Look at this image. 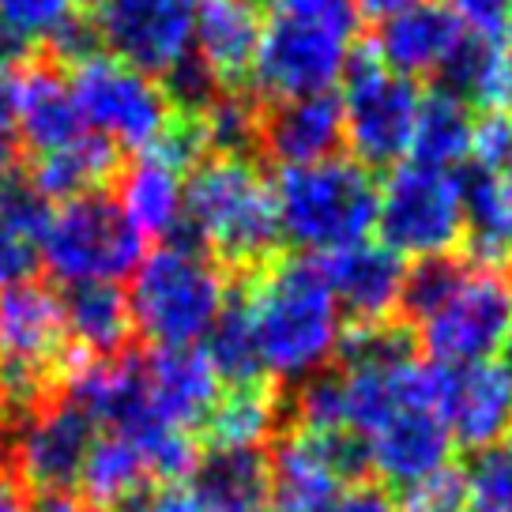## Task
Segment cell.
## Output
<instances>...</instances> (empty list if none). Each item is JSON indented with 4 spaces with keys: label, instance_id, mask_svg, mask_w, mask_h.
<instances>
[{
    "label": "cell",
    "instance_id": "1",
    "mask_svg": "<svg viewBox=\"0 0 512 512\" xmlns=\"http://www.w3.org/2000/svg\"><path fill=\"white\" fill-rule=\"evenodd\" d=\"M241 302L253 320L260 369L272 381H313L343 347V309L324 283L317 260L264 264Z\"/></svg>",
    "mask_w": 512,
    "mask_h": 512
},
{
    "label": "cell",
    "instance_id": "2",
    "mask_svg": "<svg viewBox=\"0 0 512 512\" xmlns=\"http://www.w3.org/2000/svg\"><path fill=\"white\" fill-rule=\"evenodd\" d=\"M132 328L155 351L200 347L230 302L223 264L196 241H162L132 272Z\"/></svg>",
    "mask_w": 512,
    "mask_h": 512
},
{
    "label": "cell",
    "instance_id": "3",
    "mask_svg": "<svg viewBox=\"0 0 512 512\" xmlns=\"http://www.w3.org/2000/svg\"><path fill=\"white\" fill-rule=\"evenodd\" d=\"M185 226L204 253L226 264H260L279 245L272 181L253 159L208 155L185 177Z\"/></svg>",
    "mask_w": 512,
    "mask_h": 512
},
{
    "label": "cell",
    "instance_id": "4",
    "mask_svg": "<svg viewBox=\"0 0 512 512\" xmlns=\"http://www.w3.org/2000/svg\"><path fill=\"white\" fill-rule=\"evenodd\" d=\"M358 19L354 0H320L302 12H279L260 34L249 76L253 87L275 102L332 95L351 68Z\"/></svg>",
    "mask_w": 512,
    "mask_h": 512
},
{
    "label": "cell",
    "instance_id": "5",
    "mask_svg": "<svg viewBox=\"0 0 512 512\" xmlns=\"http://www.w3.org/2000/svg\"><path fill=\"white\" fill-rule=\"evenodd\" d=\"M279 238L328 256L366 241L377 226V181L354 159H324L279 170L272 181Z\"/></svg>",
    "mask_w": 512,
    "mask_h": 512
},
{
    "label": "cell",
    "instance_id": "6",
    "mask_svg": "<svg viewBox=\"0 0 512 512\" xmlns=\"http://www.w3.org/2000/svg\"><path fill=\"white\" fill-rule=\"evenodd\" d=\"M38 260L64 287L117 283L144 260V238L128 226L117 200L95 192L49 208L38 234Z\"/></svg>",
    "mask_w": 512,
    "mask_h": 512
},
{
    "label": "cell",
    "instance_id": "7",
    "mask_svg": "<svg viewBox=\"0 0 512 512\" xmlns=\"http://www.w3.org/2000/svg\"><path fill=\"white\" fill-rule=\"evenodd\" d=\"M377 230L381 245L396 256H452L467 238L464 181L456 170L422 162H400L377 189Z\"/></svg>",
    "mask_w": 512,
    "mask_h": 512
},
{
    "label": "cell",
    "instance_id": "8",
    "mask_svg": "<svg viewBox=\"0 0 512 512\" xmlns=\"http://www.w3.org/2000/svg\"><path fill=\"white\" fill-rule=\"evenodd\" d=\"M72 95L87 132L102 136L117 151H151L174 121V102L155 76L117 61L110 53H91L72 64Z\"/></svg>",
    "mask_w": 512,
    "mask_h": 512
},
{
    "label": "cell",
    "instance_id": "9",
    "mask_svg": "<svg viewBox=\"0 0 512 512\" xmlns=\"http://www.w3.org/2000/svg\"><path fill=\"white\" fill-rule=\"evenodd\" d=\"M68 324L61 294L46 283H16L0 290V373L19 407L53 396L68 362Z\"/></svg>",
    "mask_w": 512,
    "mask_h": 512
},
{
    "label": "cell",
    "instance_id": "10",
    "mask_svg": "<svg viewBox=\"0 0 512 512\" xmlns=\"http://www.w3.org/2000/svg\"><path fill=\"white\" fill-rule=\"evenodd\" d=\"M512 324V275L509 268L464 264L460 279L445 298L418 320L422 351L437 366H475L501 351Z\"/></svg>",
    "mask_w": 512,
    "mask_h": 512
},
{
    "label": "cell",
    "instance_id": "11",
    "mask_svg": "<svg viewBox=\"0 0 512 512\" xmlns=\"http://www.w3.org/2000/svg\"><path fill=\"white\" fill-rule=\"evenodd\" d=\"M422 91L411 80L388 72L373 49L354 53L343 76V144L358 166H400L411 155Z\"/></svg>",
    "mask_w": 512,
    "mask_h": 512
},
{
    "label": "cell",
    "instance_id": "12",
    "mask_svg": "<svg viewBox=\"0 0 512 512\" xmlns=\"http://www.w3.org/2000/svg\"><path fill=\"white\" fill-rule=\"evenodd\" d=\"M98 426L64 392L19 407L8 437V471L27 494L64 501L80 486Z\"/></svg>",
    "mask_w": 512,
    "mask_h": 512
},
{
    "label": "cell",
    "instance_id": "13",
    "mask_svg": "<svg viewBox=\"0 0 512 512\" xmlns=\"http://www.w3.org/2000/svg\"><path fill=\"white\" fill-rule=\"evenodd\" d=\"M87 19L110 57L159 83L192 57L196 0H91Z\"/></svg>",
    "mask_w": 512,
    "mask_h": 512
},
{
    "label": "cell",
    "instance_id": "14",
    "mask_svg": "<svg viewBox=\"0 0 512 512\" xmlns=\"http://www.w3.org/2000/svg\"><path fill=\"white\" fill-rule=\"evenodd\" d=\"M268 460V509L320 512L328 509L366 471L362 448L347 433L287 430L272 441Z\"/></svg>",
    "mask_w": 512,
    "mask_h": 512
},
{
    "label": "cell",
    "instance_id": "15",
    "mask_svg": "<svg viewBox=\"0 0 512 512\" xmlns=\"http://www.w3.org/2000/svg\"><path fill=\"white\" fill-rule=\"evenodd\" d=\"M358 448H362L366 471H373L384 486H396L403 494L448 471L452 452H456L445 422L437 415L433 392L396 407L381 426H373L358 441Z\"/></svg>",
    "mask_w": 512,
    "mask_h": 512
},
{
    "label": "cell",
    "instance_id": "16",
    "mask_svg": "<svg viewBox=\"0 0 512 512\" xmlns=\"http://www.w3.org/2000/svg\"><path fill=\"white\" fill-rule=\"evenodd\" d=\"M433 403L456 448L486 452L512 441V381L494 362H433Z\"/></svg>",
    "mask_w": 512,
    "mask_h": 512
},
{
    "label": "cell",
    "instance_id": "17",
    "mask_svg": "<svg viewBox=\"0 0 512 512\" xmlns=\"http://www.w3.org/2000/svg\"><path fill=\"white\" fill-rule=\"evenodd\" d=\"M317 268L336 305L358 324H384L392 309H400L407 264L381 241L366 238L328 256H317Z\"/></svg>",
    "mask_w": 512,
    "mask_h": 512
},
{
    "label": "cell",
    "instance_id": "18",
    "mask_svg": "<svg viewBox=\"0 0 512 512\" xmlns=\"http://www.w3.org/2000/svg\"><path fill=\"white\" fill-rule=\"evenodd\" d=\"M464 23L437 0H422L400 16L381 19L373 57L396 72L403 80L415 83L418 76H445L456 49L464 46Z\"/></svg>",
    "mask_w": 512,
    "mask_h": 512
},
{
    "label": "cell",
    "instance_id": "19",
    "mask_svg": "<svg viewBox=\"0 0 512 512\" xmlns=\"http://www.w3.org/2000/svg\"><path fill=\"white\" fill-rule=\"evenodd\" d=\"M144 373V396L151 415L162 426L192 433L204 426L211 407L223 396V381L208 362L204 347H181V351H151L140 358Z\"/></svg>",
    "mask_w": 512,
    "mask_h": 512
},
{
    "label": "cell",
    "instance_id": "20",
    "mask_svg": "<svg viewBox=\"0 0 512 512\" xmlns=\"http://www.w3.org/2000/svg\"><path fill=\"white\" fill-rule=\"evenodd\" d=\"M264 19L256 0H196L192 53L223 91H238L253 76Z\"/></svg>",
    "mask_w": 512,
    "mask_h": 512
},
{
    "label": "cell",
    "instance_id": "21",
    "mask_svg": "<svg viewBox=\"0 0 512 512\" xmlns=\"http://www.w3.org/2000/svg\"><path fill=\"white\" fill-rule=\"evenodd\" d=\"M256 147H264V155L279 162V170L336 159V151L343 147L339 98L309 95L275 102L268 113H260V140H256Z\"/></svg>",
    "mask_w": 512,
    "mask_h": 512
},
{
    "label": "cell",
    "instance_id": "22",
    "mask_svg": "<svg viewBox=\"0 0 512 512\" xmlns=\"http://www.w3.org/2000/svg\"><path fill=\"white\" fill-rule=\"evenodd\" d=\"M185 177L189 170L155 147L121 174L117 208L140 238L170 241L185 226Z\"/></svg>",
    "mask_w": 512,
    "mask_h": 512
},
{
    "label": "cell",
    "instance_id": "23",
    "mask_svg": "<svg viewBox=\"0 0 512 512\" xmlns=\"http://www.w3.org/2000/svg\"><path fill=\"white\" fill-rule=\"evenodd\" d=\"M87 125L80 117L76 95L57 68L49 64H23L19 72V106H16V140L31 147L42 159L80 140Z\"/></svg>",
    "mask_w": 512,
    "mask_h": 512
},
{
    "label": "cell",
    "instance_id": "24",
    "mask_svg": "<svg viewBox=\"0 0 512 512\" xmlns=\"http://www.w3.org/2000/svg\"><path fill=\"white\" fill-rule=\"evenodd\" d=\"M279 396L264 381L256 384H230L219 403L211 407L204 433L211 452H260L275 441L279 430Z\"/></svg>",
    "mask_w": 512,
    "mask_h": 512
},
{
    "label": "cell",
    "instance_id": "25",
    "mask_svg": "<svg viewBox=\"0 0 512 512\" xmlns=\"http://www.w3.org/2000/svg\"><path fill=\"white\" fill-rule=\"evenodd\" d=\"M64 302V324L68 339L83 351V358H117L125 354L132 339V313L128 298L117 283H87L68 287Z\"/></svg>",
    "mask_w": 512,
    "mask_h": 512
},
{
    "label": "cell",
    "instance_id": "26",
    "mask_svg": "<svg viewBox=\"0 0 512 512\" xmlns=\"http://www.w3.org/2000/svg\"><path fill=\"white\" fill-rule=\"evenodd\" d=\"M49 219L46 196L31 177H0V290L27 283L38 268V234Z\"/></svg>",
    "mask_w": 512,
    "mask_h": 512
},
{
    "label": "cell",
    "instance_id": "27",
    "mask_svg": "<svg viewBox=\"0 0 512 512\" xmlns=\"http://www.w3.org/2000/svg\"><path fill=\"white\" fill-rule=\"evenodd\" d=\"M441 80L445 91L482 113L512 110V38H475L467 34Z\"/></svg>",
    "mask_w": 512,
    "mask_h": 512
},
{
    "label": "cell",
    "instance_id": "28",
    "mask_svg": "<svg viewBox=\"0 0 512 512\" xmlns=\"http://www.w3.org/2000/svg\"><path fill=\"white\" fill-rule=\"evenodd\" d=\"M151 482L155 479L140 448L121 433H98L76 490L95 512H125L128 505L144 501Z\"/></svg>",
    "mask_w": 512,
    "mask_h": 512
},
{
    "label": "cell",
    "instance_id": "29",
    "mask_svg": "<svg viewBox=\"0 0 512 512\" xmlns=\"http://www.w3.org/2000/svg\"><path fill=\"white\" fill-rule=\"evenodd\" d=\"M121 170V151L106 144L95 132H83L80 140H72L61 151H49L34 162L31 185L46 200H80L102 192L106 181H113Z\"/></svg>",
    "mask_w": 512,
    "mask_h": 512
},
{
    "label": "cell",
    "instance_id": "30",
    "mask_svg": "<svg viewBox=\"0 0 512 512\" xmlns=\"http://www.w3.org/2000/svg\"><path fill=\"white\" fill-rule=\"evenodd\" d=\"M189 486L215 512L268 509V460L264 452H208L192 471Z\"/></svg>",
    "mask_w": 512,
    "mask_h": 512
},
{
    "label": "cell",
    "instance_id": "31",
    "mask_svg": "<svg viewBox=\"0 0 512 512\" xmlns=\"http://www.w3.org/2000/svg\"><path fill=\"white\" fill-rule=\"evenodd\" d=\"M464 211L479 264L505 268L512 260V162L497 174H471L464 181Z\"/></svg>",
    "mask_w": 512,
    "mask_h": 512
},
{
    "label": "cell",
    "instance_id": "32",
    "mask_svg": "<svg viewBox=\"0 0 512 512\" xmlns=\"http://www.w3.org/2000/svg\"><path fill=\"white\" fill-rule=\"evenodd\" d=\"M471 125H475V117L456 95H448V91L422 95L415 136H411V162L456 170L471 151Z\"/></svg>",
    "mask_w": 512,
    "mask_h": 512
},
{
    "label": "cell",
    "instance_id": "33",
    "mask_svg": "<svg viewBox=\"0 0 512 512\" xmlns=\"http://www.w3.org/2000/svg\"><path fill=\"white\" fill-rule=\"evenodd\" d=\"M208 347V362L215 366L219 381L226 384H256L264 377L260 369V351H256V336H253V320H249V309L241 298H230L223 309V317L215 320L211 336L204 339Z\"/></svg>",
    "mask_w": 512,
    "mask_h": 512
},
{
    "label": "cell",
    "instance_id": "34",
    "mask_svg": "<svg viewBox=\"0 0 512 512\" xmlns=\"http://www.w3.org/2000/svg\"><path fill=\"white\" fill-rule=\"evenodd\" d=\"M196 125L211 155H226V159H249V151L260 140V110L241 91H219L196 113Z\"/></svg>",
    "mask_w": 512,
    "mask_h": 512
},
{
    "label": "cell",
    "instance_id": "35",
    "mask_svg": "<svg viewBox=\"0 0 512 512\" xmlns=\"http://www.w3.org/2000/svg\"><path fill=\"white\" fill-rule=\"evenodd\" d=\"M464 479V512H512V441L486 452L460 471Z\"/></svg>",
    "mask_w": 512,
    "mask_h": 512
},
{
    "label": "cell",
    "instance_id": "36",
    "mask_svg": "<svg viewBox=\"0 0 512 512\" xmlns=\"http://www.w3.org/2000/svg\"><path fill=\"white\" fill-rule=\"evenodd\" d=\"M80 16V0H0V31H8L19 46L53 42Z\"/></svg>",
    "mask_w": 512,
    "mask_h": 512
},
{
    "label": "cell",
    "instance_id": "37",
    "mask_svg": "<svg viewBox=\"0 0 512 512\" xmlns=\"http://www.w3.org/2000/svg\"><path fill=\"white\" fill-rule=\"evenodd\" d=\"M475 174H497L512 162V113H482L471 125V151Z\"/></svg>",
    "mask_w": 512,
    "mask_h": 512
},
{
    "label": "cell",
    "instance_id": "38",
    "mask_svg": "<svg viewBox=\"0 0 512 512\" xmlns=\"http://www.w3.org/2000/svg\"><path fill=\"white\" fill-rule=\"evenodd\" d=\"M475 38H512V0H441Z\"/></svg>",
    "mask_w": 512,
    "mask_h": 512
},
{
    "label": "cell",
    "instance_id": "39",
    "mask_svg": "<svg viewBox=\"0 0 512 512\" xmlns=\"http://www.w3.org/2000/svg\"><path fill=\"white\" fill-rule=\"evenodd\" d=\"M400 512H464V479L456 467L403 494Z\"/></svg>",
    "mask_w": 512,
    "mask_h": 512
},
{
    "label": "cell",
    "instance_id": "40",
    "mask_svg": "<svg viewBox=\"0 0 512 512\" xmlns=\"http://www.w3.org/2000/svg\"><path fill=\"white\" fill-rule=\"evenodd\" d=\"M320 512H400V505L392 501V494L377 486V482H351L343 494Z\"/></svg>",
    "mask_w": 512,
    "mask_h": 512
},
{
    "label": "cell",
    "instance_id": "41",
    "mask_svg": "<svg viewBox=\"0 0 512 512\" xmlns=\"http://www.w3.org/2000/svg\"><path fill=\"white\" fill-rule=\"evenodd\" d=\"M144 512H215V509L192 490L189 482H181V486H162L159 494L147 497Z\"/></svg>",
    "mask_w": 512,
    "mask_h": 512
},
{
    "label": "cell",
    "instance_id": "42",
    "mask_svg": "<svg viewBox=\"0 0 512 512\" xmlns=\"http://www.w3.org/2000/svg\"><path fill=\"white\" fill-rule=\"evenodd\" d=\"M19 72H23V64H16V68H0V136H4V140H16Z\"/></svg>",
    "mask_w": 512,
    "mask_h": 512
},
{
    "label": "cell",
    "instance_id": "43",
    "mask_svg": "<svg viewBox=\"0 0 512 512\" xmlns=\"http://www.w3.org/2000/svg\"><path fill=\"white\" fill-rule=\"evenodd\" d=\"M0 512H31L27 490H23L16 475L8 471V464H0Z\"/></svg>",
    "mask_w": 512,
    "mask_h": 512
},
{
    "label": "cell",
    "instance_id": "44",
    "mask_svg": "<svg viewBox=\"0 0 512 512\" xmlns=\"http://www.w3.org/2000/svg\"><path fill=\"white\" fill-rule=\"evenodd\" d=\"M422 0H354V8H358V16H369V19H388V16H400L407 8H415Z\"/></svg>",
    "mask_w": 512,
    "mask_h": 512
},
{
    "label": "cell",
    "instance_id": "45",
    "mask_svg": "<svg viewBox=\"0 0 512 512\" xmlns=\"http://www.w3.org/2000/svg\"><path fill=\"white\" fill-rule=\"evenodd\" d=\"M19 57H23V46H19L8 31H0V68H16V64H23Z\"/></svg>",
    "mask_w": 512,
    "mask_h": 512
},
{
    "label": "cell",
    "instance_id": "46",
    "mask_svg": "<svg viewBox=\"0 0 512 512\" xmlns=\"http://www.w3.org/2000/svg\"><path fill=\"white\" fill-rule=\"evenodd\" d=\"M256 4H268V8H275V16H279V12H302V8H313V4H320V0H256Z\"/></svg>",
    "mask_w": 512,
    "mask_h": 512
},
{
    "label": "cell",
    "instance_id": "47",
    "mask_svg": "<svg viewBox=\"0 0 512 512\" xmlns=\"http://www.w3.org/2000/svg\"><path fill=\"white\" fill-rule=\"evenodd\" d=\"M501 369L509 373V381H512V324H509V332H505V343H501Z\"/></svg>",
    "mask_w": 512,
    "mask_h": 512
},
{
    "label": "cell",
    "instance_id": "48",
    "mask_svg": "<svg viewBox=\"0 0 512 512\" xmlns=\"http://www.w3.org/2000/svg\"><path fill=\"white\" fill-rule=\"evenodd\" d=\"M4 396H8V388H4V373H0V403H4Z\"/></svg>",
    "mask_w": 512,
    "mask_h": 512
},
{
    "label": "cell",
    "instance_id": "49",
    "mask_svg": "<svg viewBox=\"0 0 512 512\" xmlns=\"http://www.w3.org/2000/svg\"><path fill=\"white\" fill-rule=\"evenodd\" d=\"M42 512H49V505H46V509H42Z\"/></svg>",
    "mask_w": 512,
    "mask_h": 512
}]
</instances>
